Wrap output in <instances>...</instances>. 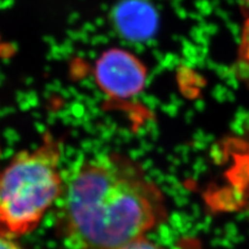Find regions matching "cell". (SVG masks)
<instances>
[{
    "mask_svg": "<svg viewBox=\"0 0 249 249\" xmlns=\"http://www.w3.org/2000/svg\"><path fill=\"white\" fill-rule=\"evenodd\" d=\"M57 201L56 231L68 249H118L167 216L159 187L119 154L84 161L64 181Z\"/></svg>",
    "mask_w": 249,
    "mask_h": 249,
    "instance_id": "cell-1",
    "label": "cell"
},
{
    "mask_svg": "<svg viewBox=\"0 0 249 249\" xmlns=\"http://www.w3.org/2000/svg\"><path fill=\"white\" fill-rule=\"evenodd\" d=\"M61 143L50 133L35 150L16 154L0 170V231L14 238L28 235L59 199Z\"/></svg>",
    "mask_w": 249,
    "mask_h": 249,
    "instance_id": "cell-2",
    "label": "cell"
},
{
    "mask_svg": "<svg viewBox=\"0 0 249 249\" xmlns=\"http://www.w3.org/2000/svg\"><path fill=\"white\" fill-rule=\"evenodd\" d=\"M97 83L107 96L119 100L135 97L145 85V67L133 54L122 49L104 52L95 68Z\"/></svg>",
    "mask_w": 249,
    "mask_h": 249,
    "instance_id": "cell-3",
    "label": "cell"
},
{
    "mask_svg": "<svg viewBox=\"0 0 249 249\" xmlns=\"http://www.w3.org/2000/svg\"><path fill=\"white\" fill-rule=\"evenodd\" d=\"M113 22L119 34L131 41L151 37L158 25V15L146 0H122L113 11Z\"/></svg>",
    "mask_w": 249,
    "mask_h": 249,
    "instance_id": "cell-4",
    "label": "cell"
},
{
    "mask_svg": "<svg viewBox=\"0 0 249 249\" xmlns=\"http://www.w3.org/2000/svg\"><path fill=\"white\" fill-rule=\"evenodd\" d=\"M118 249H200V248H199L198 242H196V241H191V240L183 241V242H181V244H178L176 248L175 247L169 248V247H164L162 245L156 244L144 237Z\"/></svg>",
    "mask_w": 249,
    "mask_h": 249,
    "instance_id": "cell-5",
    "label": "cell"
},
{
    "mask_svg": "<svg viewBox=\"0 0 249 249\" xmlns=\"http://www.w3.org/2000/svg\"><path fill=\"white\" fill-rule=\"evenodd\" d=\"M16 239L0 231V249H25Z\"/></svg>",
    "mask_w": 249,
    "mask_h": 249,
    "instance_id": "cell-6",
    "label": "cell"
},
{
    "mask_svg": "<svg viewBox=\"0 0 249 249\" xmlns=\"http://www.w3.org/2000/svg\"><path fill=\"white\" fill-rule=\"evenodd\" d=\"M241 2H242V4L246 6L247 9H249V0H241Z\"/></svg>",
    "mask_w": 249,
    "mask_h": 249,
    "instance_id": "cell-7",
    "label": "cell"
},
{
    "mask_svg": "<svg viewBox=\"0 0 249 249\" xmlns=\"http://www.w3.org/2000/svg\"><path fill=\"white\" fill-rule=\"evenodd\" d=\"M245 36H248V42H245V43L247 44L248 48H249V26H248V31H247V34H245Z\"/></svg>",
    "mask_w": 249,
    "mask_h": 249,
    "instance_id": "cell-8",
    "label": "cell"
}]
</instances>
